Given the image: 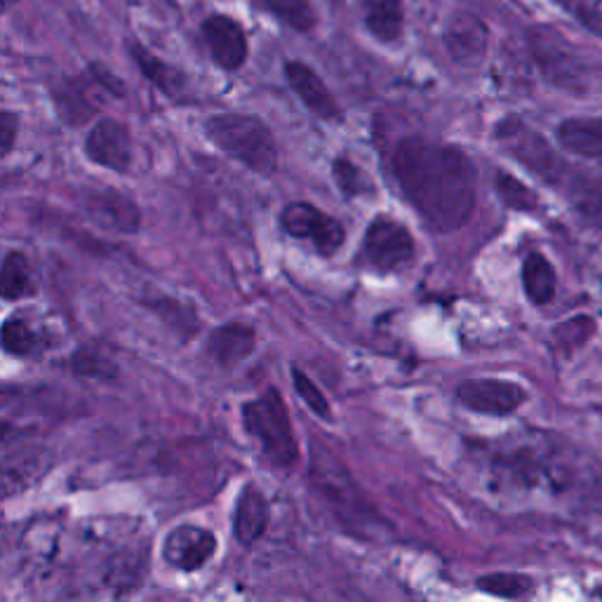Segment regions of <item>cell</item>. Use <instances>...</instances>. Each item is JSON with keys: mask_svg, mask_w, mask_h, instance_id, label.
I'll return each instance as SVG.
<instances>
[{"mask_svg": "<svg viewBox=\"0 0 602 602\" xmlns=\"http://www.w3.org/2000/svg\"><path fill=\"white\" fill-rule=\"evenodd\" d=\"M74 367L80 372V375H90V377H113L116 375V365H113L109 358L99 355L92 349H83L80 353L74 355Z\"/></svg>", "mask_w": 602, "mask_h": 602, "instance_id": "4dcf8cb0", "label": "cell"}, {"mask_svg": "<svg viewBox=\"0 0 602 602\" xmlns=\"http://www.w3.org/2000/svg\"><path fill=\"white\" fill-rule=\"evenodd\" d=\"M268 515L271 511L264 494L254 485H248L240 492L234 513V532L242 547H252L254 541L262 539L268 527Z\"/></svg>", "mask_w": 602, "mask_h": 602, "instance_id": "ac0fdd59", "label": "cell"}, {"mask_svg": "<svg viewBox=\"0 0 602 602\" xmlns=\"http://www.w3.org/2000/svg\"><path fill=\"white\" fill-rule=\"evenodd\" d=\"M557 5L602 38V0H561Z\"/></svg>", "mask_w": 602, "mask_h": 602, "instance_id": "f546056e", "label": "cell"}, {"mask_svg": "<svg viewBox=\"0 0 602 602\" xmlns=\"http://www.w3.org/2000/svg\"><path fill=\"white\" fill-rule=\"evenodd\" d=\"M92 92H106L104 85L97 80L90 68H85L80 76H62L50 85V95L57 113H60L66 125L88 123L99 111V99ZM109 95V92H106Z\"/></svg>", "mask_w": 602, "mask_h": 602, "instance_id": "8fae6325", "label": "cell"}, {"mask_svg": "<svg viewBox=\"0 0 602 602\" xmlns=\"http://www.w3.org/2000/svg\"><path fill=\"white\" fill-rule=\"evenodd\" d=\"M478 589L497 595V598H525L532 593L535 581L525 575H515V572H497V575H487L478 579Z\"/></svg>", "mask_w": 602, "mask_h": 602, "instance_id": "484cf974", "label": "cell"}, {"mask_svg": "<svg viewBox=\"0 0 602 602\" xmlns=\"http://www.w3.org/2000/svg\"><path fill=\"white\" fill-rule=\"evenodd\" d=\"M527 48L541 76L567 92H584L586 66L575 46L553 26H532L527 32Z\"/></svg>", "mask_w": 602, "mask_h": 602, "instance_id": "277c9868", "label": "cell"}, {"mask_svg": "<svg viewBox=\"0 0 602 602\" xmlns=\"http://www.w3.org/2000/svg\"><path fill=\"white\" fill-rule=\"evenodd\" d=\"M85 153L92 163L125 175L133 165V137L127 125L116 118H102L95 123L85 139Z\"/></svg>", "mask_w": 602, "mask_h": 602, "instance_id": "7c38bea8", "label": "cell"}, {"mask_svg": "<svg viewBox=\"0 0 602 602\" xmlns=\"http://www.w3.org/2000/svg\"><path fill=\"white\" fill-rule=\"evenodd\" d=\"M283 71L290 90L299 97V102L304 104L315 118L327 123H339L343 118L337 97L327 88V83L318 76V71L313 66H309L301 60H290L285 62Z\"/></svg>", "mask_w": 602, "mask_h": 602, "instance_id": "4fadbf2b", "label": "cell"}, {"mask_svg": "<svg viewBox=\"0 0 602 602\" xmlns=\"http://www.w3.org/2000/svg\"><path fill=\"white\" fill-rule=\"evenodd\" d=\"M333 175L341 193L349 198H365L377 191V186L367 172L361 165L347 161V158H337L333 163Z\"/></svg>", "mask_w": 602, "mask_h": 602, "instance_id": "cb8c5ba5", "label": "cell"}, {"mask_svg": "<svg viewBox=\"0 0 602 602\" xmlns=\"http://www.w3.org/2000/svg\"><path fill=\"white\" fill-rule=\"evenodd\" d=\"M217 553V537L200 525H179L165 537L163 557L179 572H196L205 567Z\"/></svg>", "mask_w": 602, "mask_h": 602, "instance_id": "5bb4252c", "label": "cell"}, {"mask_svg": "<svg viewBox=\"0 0 602 602\" xmlns=\"http://www.w3.org/2000/svg\"><path fill=\"white\" fill-rule=\"evenodd\" d=\"M523 288L527 299L537 306L549 304L555 294V271L547 256L532 252L523 262Z\"/></svg>", "mask_w": 602, "mask_h": 602, "instance_id": "603a6c76", "label": "cell"}, {"mask_svg": "<svg viewBox=\"0 0 602 602\" xmlns=\"http://www.w3.org/2000/svg\"><path fill=\"white\" fill-rule=\"evenodd\" d=\"M205 137L228 158L254 175L271 177L278 170V147L271 127L252 113H217L205 121Z\"/></svg>", "mask_w": 602, "mask_h": 602, "instance_id": "7a4b0ae2", "label": "cell"}, {"mask_svg": "<svg viewBox=\"0 0 602 602\" xmlns=\"http://www.w3.org/2000/svg\"><path fill=\"white\" fill-rule=\"evenodd\" d=\"M557 141L569 153L598 161L602 158V118H569L561 123Z\"/></svg>", "mask_w": 602, "mask_h": 602, "instance_id": "44dd1931", "label": "cell"}, {"mask_svg": "<svg viewBox=\"0 0 602 602\" xmlns=\"http://www.w3.org/2000/svg\"><path fill=\"white\" fill-rule=\"evenodd\" d=\"M17 133H20L17 113H12V111L5 109L3 113H0V153H3V158H8L12 153Z\"/></svg>", "mask_w": 602, "mask_h": 602, "instance_id": "1f68e13d", "label": "cell"}, {"mask_svg": "<svg viewBox=\"0 0 602 602\" xmlns=\"http://www.w3.org/2000/svg\"><path fill=\"white\" fill-rule=\"evenodd\" d=\"M497 196L501 198V203L511 210H521V212H535L539 208V196L529 189L527 184H523L518 177L509 175V172H497Z\"/></svg>", "mask_w": 602, "mask_h": 602, "instance_id": "d4e9b609", "label": "cell"}, {"mask_svg": "<svg viewBox=\"0 0 602 602\" xmlns=\"http://www.w3.org/2000/svg\"><path fill=\"white\" fill-rule=\"evenodd\" d=\"M363 252L369 266L379 274H400L417 256V242L405 224L391 217H377L367 226Z\"/></svg>", "mask_w": 602, "mask_h": 602, "instance_id": "8992f818", "label": "cell"}, {"mask_svg": "<svg viewBox=\"0 0 602 602\" xmlns=\"http://www.w3.org/2000/svg\"><path fill=\"white\" fill-rule=\"evenodd\" d=\"M127 52L135 60L137 68L141 71V76H145L155 90H161L165 97H179L186 90V76L184 71H179L175 64H170L161 57L153 54L145 42H139L137 38L127 40Z\"/></svg>", "mask_w": 602, "mask_h": 602, "instance_id": "e0dca14e", "label": "cell"}, {"mask_svg": "<svg viewBox=\"0 0 602 602\" xmlns=\"http://www.w3.org/2000/svg\"><path fill=\"white\" fill-rule=\"evenodd\" d=\"M17 3H22V0H3V12H10Z\"/></svg>", "mask_w": 602, "mask_h": 602, "instance_id": "d6a6232c", "label": "cell"}, {"mask_svg": "<svg viewBox=\"0 0 602 602\" xmlns=\"http://www.w3.org/2000/svg\"><path fill=\"white\" fill-rule=\"evenodd\" d=\"M200 36L205 40L212 62L222 71L236 74L248 64L250 40L246 28L231 14H210L200 24Z\"/></svg>", "mask_w": 602, "mask_h": 602, "instance_id": "ba28073f", "label": "cell"}, {"mask_svg": "<svg viewBox=\"0 0 602 602\" xmlns=\"http://www.w3.org/2000/svg\"><path fill=\"white\" fill-rule=\"evenodd\" d=\"M358 12L367 34L381 46H398L405 36V0H358Z\"/></svg>", "mask_w": 602, "mask_h": 602, "instance_id": "9a60e30c", "label": "cell"}, {"mask_svg": "<svg viewBox=\"0 0 602 602\" xmlns=\"http://www.w3.org/2000/svg\"><path fill=\"white\" fill-rule=\"evenodd\" d=\"M252 5L283 26L292 28L294 34H313L321 24V14L313 0H252Z\"/></svg>", "mask_w": 602, "mask_h": 602, "instance_id": "ffe728a7", "label": "cell"}, {"mask_svg": "<svg viewBox=\"0 0 602 602\" xmlns=\"http://www.w3.org/2000/svg\"><path fill=\"white\" fill-rule=\"evenodd\" d=\"M442 46L450 60L464 68H476L485 62L490 48V28L473 12H454L442 26Z\"/></svg>", "mask_w": 602, "mask_h": 602, "instance_id": "9c48e42d", "label": "cell"}, {"mask_svg": "<svg viewBox=\"0 0 602 602\" xmlns=\"http://www.w3.org/2000/svg\"><path fill=\"white\" fill-rule=\"evenodd\" d=\"M256 349L254 329L246 323H226L214 329L208 339V355L222 367H236L246 363Z\"/></svg>", "mask_w": 602, "mask_h": 602, "instance_id": "2e32d148", "label": "cell"}, {"mask_svg": "<svg viewBox=\"0 0 602 602\" xmlns=\"http://www.w3.org/2000/svg\"><path fill=\"white\" fill-rule=\"evenodd\" d=\"M88 210L97 222L116 228L121 234H137L139 231V210L130 198L118 191H102L90 193Z\"/></svg>", "mask_w": 602, "mask_h": 602, "instance_id": "d6986e66", "label": "cell"}, {"mask_svg": "<svg viewBox=\"0 0 602 602\" xmlns=\"http://www.w3.org/2000/svg\"><path fill=\"white\" fill-rule=\"evenodd\" d=\"M595 333V323L589 315H579V318H569L553 329L555 347L563 353L579 351L586 341Z\"/></svg>", "mask_w": 602, "mask_h": 602, "instance_id": "83f0119b", "label": "cell"}, {"mask_svg": "<svg viewBox=\"0 0 602 602\" xmlns=\"http://www.w3.org/2000/svg\"><path fill=\"white\" fill-rule=\"evenodd\" d=\"M400 191L436 234L459 231L476 210V167L456 147L403 137L391 151Z\"/></svg>", "mask_w": 602, "mask_h": 602, "instance_id": "6da1fadb", "label": "cell"}, {"mask_svg": "<svg viewBox=\"0 0 602 602\" xmlns=\"http://www.w3.org/2000/svg\"><path fill=\"white\" fill-rule=\"evenodd\" d=\"M456 400L471 412L504 417L525 403L527 391L506 379H466L456 386Z\"/></svg>", "mask_w": 602, "mask_h": 602, "instance_id": "30bf717a", "label": "cell"}, {"mask_svg": "<svg viewBox=\"0 0 602 602\" xmlns=\"http://www.w3.org/2000/svg\"><path fill=\"white\" fill-rule=\"evenodd\" d=\"M283 231L297 238L309 240L315 252L323 256H333L341 250L347 240V228L327 212L315 208L313 203H290L280 212Z\"/></svg>", "mask_w": 602, "mask_h": 602, "instance_id": "52a82bcc", "label": "cell"}, {"mask_svg": "<svg viewBox=\"0 0 602 602\" xmlns=\"http://www.w3.org/2000/svg\"><path fill=\"white\" fill-rule=\"evenodd\" d=\"M292 384H294V389L299 393V398L304 400V403L309 405V410H313L315 417H321V419H333V410H329V403H327V398L323 396V391L318 389V386H315L311 381V377L306 375L304 369H299V367H292Z\"/></svg>", "mask_w": 602, "mask_h": 602, "instance_id": "f1b7e54d", "label": "cell"}, {"mask_svg": "<svg viewBox=\"0 0 602 602\" xmlns=\"http://www.w3.org/2000/svg\"><path fill=\"white\" fill-rule=\"evenodd\" d=\"M494 137L509 155L523 163L529 172L549 184H565L567 165L557 158L551 145L537 130L518 118H504L494 130Z\"/></svg>", "mask_w": 602, "mask_h": 602, "instance_id": "5b68a950", "label": "cell"}, {"mask_svg": "<svg viewBox=\"0 0 602 602\" xmlns=\"http://www.w3.org/2000/svg\"><path fill=\"white\" fill-rule=\"evenodd\" d=\"M38 290L32 262L20 250H10L3 260V278H0V294L5 301H20L34 297Z\"/></svg>", "mask_w": 602, "mask_h": 602, "instance_id": "7402d4cb", "label": "cell"}, {"mask_svg": "<svg viewBox=\"0 0 602 602\" xmlns=\"http://www.w3.org/2000/svg\"><path fill=\"white\" fill-rule=\"evenodd\" d=\"M3 349L10 355H34L38 351V335L20 315H12L3 325Z\"/></svg>", "mask_w": 602, "mask_h": 602, "instance_id": "4316f807", "label": "cell"}, {"mask_svg": "<svg viewBox=\"0 0 602 602\" xmlns=\"http://www.w3.org/2000/svg\"><path fill=\"white\" fill-rule=\"evenodd\" d=\"M242 426L260 442L264 456L278 468H288L299 459V442L288 405L276 389H266L242 405Z\"/></svg>", "mask_w": 602, "mask_h": 602, "instance_id": "3957f363", "label": "cell"}]
</instances>
